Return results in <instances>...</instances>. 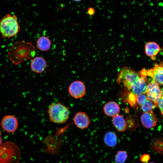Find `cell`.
<instances>
[{
    "instance_id": "4",
    "label": "cell",
    "mask_w": 163,
    "mask_h": 163,
    "mask_svg": "<svg viewBox=\"0 0 163 163\" xmlns=\"http://www.w3.org/2000/svg\"><path fill=\"white\" fill-rule=\"evenodd\" d=\"M140 76L135 71L125 67L123 68L118 74L117 81L118 84L129 91L132 87L138 81Z\"/></svg>"
},
{
    "instance_id": "19",
    "label": "cell",
    "mask_w": 163,
    "mask_h": 163,
    "mask_svg": "<svg viewBox=\"0 0 163 163\" xmlns=\"http://www.w3.org/2000/svg\"><path fill=\"white\" fill-rule=\"evenodd\" d=\"M127 157L128 154L126 151H119L116 155L115 160L116 163H124Z\"/></svg>"
},
{
    "instance_id": "18",
    "label": "cell",
    "mask_w": 163,
    "mask_h": 163,
    "mask_svg": "<svg viewBox=\"0 0 163 163\" xmlns=\"http://www.w3.org/2000/svg\"><path fill=\"white\" fill-rule=\"evenodd\" d=\"M141 106L142 110L144 112L151 111L158 106L157 104L147 99Z\"/></svg>"
},
{
    "instance_id": "10",
    "label": "cell",
    "mask_w": 163,
    "mask_h": 163,
    "mask_svg": "<svg viewBox=\"0 0 163 163\" xmlns=\"http://www.w3.org/2000/svg\"><path fill=\"white\" fill-rule=\"evenodd\" d=\"M147 75L158 85H163V67L155 65L153 69L147 71Z\"/></svg>"
},
{
    "instance_id": "20",
    "label": "cell",
    "mask_w": 163,
    "mask_h": 163,
    "mask_svg": "<svg viewBox=\"0 0 163 163\" xmlns=\"http://www.w3.org/2000/svg\"><path fill=\"white\" fill-rule=\"evenodd\" d=\"M147 99L145 94H142L136 95V102L140 106L145 102Z\"/></svg>"
},
{
    "instance_id": "15",
    "label": "cell",
    "mask_w": 163,
    "mask_h": 163,
    "mask_svg": "<svg viewBox=\"0 0 163 163\" xmlns=\"http://www.w3.org/2000/svg\"><path fill=\"white\" fill-rule=\"evenodd\" d=\"M160 47L156 43L153 42H148L145 46V52L147 56L153 57L156 56L159 52Z\"/></svg>"
},
{
    "instance_id": "22",
    "label": "cell",
    "mask_w": 163,
    "mask_h": 163,
    "mask_svg": "<svg viewBox=\"0 0 163 163\" xmlns=\"http://www.w3.org/2000/svg\"><path fill=\"white\" fill-rule=\"evenodd\" d=\"M150 159L149 155L144 154L142 155L140 157V160L141 162L143 163L148 162Z\"/></svg>"
},
{
    "instance_id": "17",
    "label": "cell",
    "mask_w": 163,
    "mask_h": 163,
    "mask_svg": "<svg viewBox=\"0 0 163 163\" xmlns=\"http://www.w3.org/2000/svg\"><path fill=\"white\" fill-rule=\"evenodd\" d=\"M104 140L106 145L109 147H114L117 143V136L115 133L109 131L105 134Z\"/></svg>"
},
{
    "instance_id": "1",
    "label": "cell",
    "mask_w": 163,
    "mask_h": 163,
    "mask_svg": "<svg viewBox=\"0 0 163 163\" xmlns=\"http://www.w3.org/2000/svg\"><path fill=\"white\" fill-rule=\"evenodd\" d=\"M20 29L17 18L15 15L7 14L0 21V33L4 38L14 37Z\"/></svg>"
},
{
    "instance_id": "26",
    "label": "cell",
    "mask_w": 163,
    "mask_h": 163,
    "mask_svg": "<svg viewBox=\"0 0 163 163\" xmlns=\"http://www.w3.org/2000/svg\"><path fill=\"white\" fill-rule=\"evenodd\" d=\"M72 0L74 2H79L81 1L82 0Z\"/></svg>"
},
{
    "instance_id": "12",
    "label": "cell",
    "mask_w": 163,
    "mask_h": 163,
    "mask_svg": "<svg viewBox=\"0 0 163 163\" xmlns=\"http://www.w3.org/2000/svg\"><path fill=\"white\" fill-rule=\"evenodd\" d=\"M146 77H140L138 82L131 88L129 93L136 95L142 94H145L147 84Z\"/></svg>"
},
{
    "instance_id": "7",
    "label": "cell",
    "mask_w": 163,
    "mask_h": 163,
    "mask_svg": "<svg viewBox=\"0 0 163 163\" xmlns=\"http://www.w3.org/2000/svg\"><path fill=\"white\" fill-rule=\"evenodd\" d=\"M1 126L5 131L8 133H14L17 130L18 123L16 118L14 116L7 115L2 119Z\"/></svg>"
},
{
    "instance_id": "14",
    "label": "cell",
    "mask_w": 163,
    "mask_h": 163,
    "mask_svg": "<svg viewBox=\"0 0 163 163\" xmlns=\"http://www.w3.org/2000/svg\"><path fill=\"white\" fill-rule=\"evenodd\" d=\"M113 117V124L117 130L123 132L126 130L127 128L126 121L122 115L118 114Z\"/></svg>"
},
{
    "instance_id": "25",
    "label": "cell",
    "mask_w": 163,
    "mask_h": 163,
    "mask_svg": "<svg viewBox=\"0 0 163 163\" xmlns=\"http://www.w3.org/2000/svg\"><path fill=\"white\" fill-rule=\"evenodd\" d=\"M3 144L1 137V131L0 129V145Z\"/></svg>"
},
{
    "instance_id": "21",
    "label": "cell",
    "mask_w": 163,
    "mask_h": 163,
    "mask_svg": "<svg viewBox=\"0 0 163 163\" xmlns=\"http://www.w3.org/2000/svg\"><path fill=\"white\" fill-rule=\"evenodd\" d=\"M128 101L130 104L134 106L136 105V95L129 93L128 96Z\"/></svg>"
},
{
    "instance_id": "6",
    "label": "cell",
    "mask_w": 163,
    "mask_h": 163,
    "mask_svg": "<svg viewBox=\"0 0 163 163\" xmlns=\"http://www.w3.org/2000/svg\"><path fill=\"white\" fill-rule=\"evenodd\" d=\"M146 93L148 99L157 104L162 95V92L159 85L152 80L147 85Z\"/></svg>"
},
{
    "instance_id": "27",
    "label": "cell",
    "mask_w": 163,
    "mask_h": 163,
    "mask_svg": "<svg viewBox=\"0 0 163 163\" xmlns=\"http://www.w3.org/2000/svg\"><path fill=\"white\" fill-rule=\"evenodd\" d=\"M161 90H162V94H163V88L161 89Z\"/></svg>"
},
{
    "instance_id": "5",
    "label": "cell",
    "mask_w": 163,
    "mask_h": 163,
    "mask_svg": "<svg viewBox=\"0 0 163 163\" xmlns=\"http://www.w3.org/2000/svg\"><path fill=\"white\" fill-rule=\"evenodd\" d=\"M68 91L70 95L75 99L82 97L86 91V88L84 83L79 80L72 82L69 85Z\"/></svg>"
},
{
    "instance_id": "2",
    "label": "cell",
    "mask_w": 163,
    "mask_h": 163,
    "mask_svg": "<svg viewBox=\"0 0 163 163\" xmlns=\"http://www.w3.org/2000/svg\"><path fill=\"white\" fill-rule=\"evenodd\" d=\"M20 151L18 147L10 142L0 145V163H19Z\"/></svg>"
},
{
    "instance_id": "9",
    "label": "cell",
    "mask_w": 163,
    "mask_h": 163,
    "mask_svg": "<svg viewBox=\"0 0 163 163\" xmlns=\"http://www.w3.org/2000/svg\"><path fill=\"white\" fill-rule=\"evenodd\" d=\"M47 66L45 59L40 56L34 57L31 60L30 66L31 70L37 73H41L44 72Z\"/></svg>"
},
{
    "instance_id": "23",
    "label": "cell",
    "mask_w": 163,
    "mask_h": 163,
    "mask_svg": "<svg viewBox=\"0 0 163 163\" xmlns=\"http://www.w3.org/2000/svg\"><path fill=\"white\" fill-rule=\"evenodd\" d=\"M157 104L159 108L161 114L163 115V94L158 101Z\"/></svg>"
},
{
    "instance_id": "28",
    "label": "cell",
    "mask_w": 163,
    "mask_h": 163,
    "mask_svg": "<svg viewBox=\"0 0 163 163\" xmlns=\"http://www.w3.org/2000/svg\"><path fill=\"white\" fill-rule=\"evenodd\" d=\"M149 163H154V162H149Z\"/></svg>"
},
{
    "instance_id": "11",
    "label": "cell",
    "mask_w": 163,
    "mask_h": 163,
    "mask_svg": "<svg viewBox=\"0 0 163 163\" xmlns=\"http://www.w3.org/2000/svg\"><path fill=\"white\" fill-rule=\"evenodd\" d=\"M141 121L144 127L149 129L156 125L157 119L154 113L151 111L144 112L141 116Z\"/></svg>"
},
{
    "instance_id": "3",
    "label": "cell",
    "mask_w": 163,
    "mask_h": 163,
    "mask_svg": "<svg viewBox=\"0 0 163 163\" xmlns=\"http://www.w3.org/2000/svg\"><path fill=\"white\" fill-rule=\"evenodd\" d=\"M48 113L51 122L62 124L69 119V111L67 107L60 102L53 103L48 107Z\"/></svg>"
},
{
    "instance_id": "24",
    "label": "cell",
    "mask_w": 163,
    "mask_h": 163,
    "mask_svg": "<svg viewBox=\"0 0 163 163\" xmlns=\"http://www.w3.org/2000/svg\"><path fill=\"white\" fill-rule=\"evenodd\" d=\"M95 9L93 8L89 7L87 10V13L90 16L94 15L95 13Z\"/></svg>"
},
{
    "instance_id": "8",
    "label": "cell",
    "mask_w": 163,
    "mask_h": 163,
    "mask_svg": "<svg viewBox=\"0 0 163 163\" xmlns=\"http://www.w3.org/2000/svg\"><path fill=\"white\" fill-rule=\"evenodd\" d=\"M73 120L75 126L81 129L87 128L90 123V120L88 115L82 111L75 113L73 117Z\"/></svg>"
},
{
    "instance_id": "13",
    "label": "cell",
    "mask_w": 163,
    "mask_h": 163,
    "mask_svg": "<svg viewBox=\"0 0 163 163\" xmlns=\"http://www.w3.org/2000/svg\"><path fill=\"white\" fill-rule=\"evenodd\" d=\"M103 110L104 113L107 115L113 117L118 114L120 111V107L117 103L110 101L104 105Z\"/></svg>"
},
{
    "instance_id": "16",
    "label": "cell",
    "mask_w": 163,
    "mask_h": 163,
    "mask_svg": "<svg viewBox=\"0 0 163 163\" xmlns=\"http://www.w3.org/2000/svg\"><path fill=\"white\" fill-rule=\"evenodd\" d=\"M37 48L42 51H46L50 48L51 42L47 37L42 36L40 37L37 41Z\"/></svg>"
}]
</instances>
